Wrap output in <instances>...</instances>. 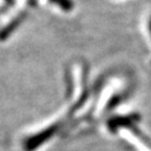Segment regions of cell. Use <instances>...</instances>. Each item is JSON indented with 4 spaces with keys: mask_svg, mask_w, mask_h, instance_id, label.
Segmentation results:
<instances>
[{
    "mask_svg": "<svg viewBox=\"0 0 151 151\" xmlns=\"http://www.w3.org/2000/svg\"><path fill=\"white\" fill-rule=\"evenodd\" d=\"M50 1H53L54 4L58 5L64 10H70L73 8V4H72L70 0H50Z\"/></svg>",
    "mask_w": 151,
    "mask_h": 151,
    "instance_id": "7a4b0ae2",
    "label": "cell"
},
{
    "mask_svg": "<svg viewBox=\"0 0 151 151\" xmlns=\"http://www.w3.org/2000/svg\"><path fill=\"white\" fill-rule=\"evenodd\" d=\"M2 10H4V9H0V14H1V12H2Z\"/></svg>",
    "mask_w": 151,
    "mask_h": 151,
    "instance_id": "277c9868",
    "label": "cell"
},
{
    "mask_svg": "<svg viewBox=\"0 0 151 151\" xmlns=\"http://www.w3.org/2000/svg\"><path fill=\"white\" fill-rule=\"evenodd\" d=\"M6 1H7L9 5H11V2H14V0H6Z\"/></svg>",
    "mask_w": 151,
    "mask_h": 151,
    "instance_id": "3957f363",
    "label": "cell"
},
{
    "mask_svg": "<svg viewBox=\"0 0 151 151\" xmlns=\"http://www.w3.org/2000/svg\"><path fill=\"white\" fill-rule=\"evenodd\" d=\"M22 19V17H18V18H16L12 22H10V24H9V25H8V26H7L2 32H1V34H0V39H4V38L8 37V36L10 35V32H12V30H14L18 25H19V22H20Z\"/></svg>",
    "mask_w": 151,
    "mask_h": 151,
    "instance_id": "6da1fadb",
    "label": "cell"
}]
</instances>
